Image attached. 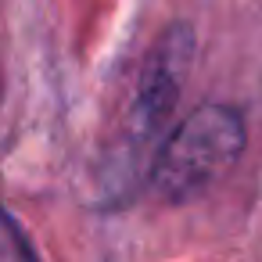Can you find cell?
Wrapping results in <instances>:
<instances>
[{
  "label": "cell",
  "instance_id": "cell-1",
  "mask_svg": "<svg viewBox=\"0 0 262 262\" xmlns=\"http://www.w3.org/2000/svg\"><path fill=\"white\" fill-rule=\"evenodd\" d=\"M248 129L237 108L205 104L190 112L151 158V190L162 201H190L230 172L244 151Z\"/></svg>",
  "mask_w": 262,
  "mask_h": 262
},
{
  "label": "cell",
  "instance_id": "cell-2",
  "mask_svg": "<svg viewBox=\"0 0 262 262\" xmlns=\"http://www.w3.org/2000/svg\"><path fill=\"white\" fill-rule=\"evenodd\" d=\"M190 58H194V33L183 22L169 26L151 43L140 79H137V90H133V101H129V112H126V126H122L129 158L151 155V147L162 140V133L176 112Z\"/></svg>",
  "mask_w": 262,
  "mask_h": 262
},
{
  "label": "cell",
  "instance_id": "cell-3",
  "mask_svg": "<svg viewBox=\"0 0 262 262\" xmlns=\"http://www.w3.org/2000/svg\"><path fill=\"white\" fill-rule=\"evenodd\" d=\"M0 262H40L36 251H33V244L18 230V223L8 215L4 201H0Z\"/></svg>",
  "mask_w": 262,
  "mask_h": 262
}]
</instances>
